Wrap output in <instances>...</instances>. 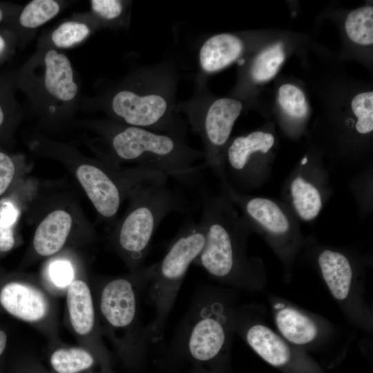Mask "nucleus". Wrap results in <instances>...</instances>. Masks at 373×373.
<instances>
[{
	"instance_id": "f257e3e1",
	"label": "nucleus",
	"mask_w": 373,
	"mask_h": 373,
	"mask_svg": "<svg viewBox=\"0 0 373 373\" xmlns=\"http://www.w3.org/2000/svg\"><path fill=\"white\" fill-rule=\"evenodd\" d=\"M178 82L169 61L140 68L110 94L106 108L125 125L184 137L174 117Z\"/></svg>"
},
{
	"instance_id": "f03ea898",
	"label": "nucleus",
	"mask_w": 373,
	"mask_h": 373,
	"mask_svg": "<svg viewBox=\"0 0 373 373\" xmlns=\"http://www.w3.org/2000/svg\"><path fill=\"white\" fill-rule=\"evenodd\" d=\"M110 143L115 157L155 168L186 186L197 183L206 166L202 151L186 143L184 137L127 126L111 128Z\"/></svg>"
},
{
	"instance_id": "7ed1b4c3",
	"label": "nucleus",
	"mask_w": 373,
	"mask_h": 373,
	"mask_svg": "<svg viewBox=\"0 0 373 373\" xmlns=\"http://www.w3.org/2000/svg\"><path fill=\"white\" fill-rule=\"evenodd\" d=\"M227 310L208 287L195 292L165 354L174 361L216 368L229 339Z\"/></svg>"
},
{
	"instance_id": "20e7f679",
	"label": "nucleus",
	"mask_w": 373,
	"mask_h": 373,
	"mask_svg": "<svg viewBox=\"0 0 373 373\" xmlns=\"http://www.w3.org/2000/svg\"><path fill=\"white\" fill-rule=\"evenodd\" d=\"M205 240L203 225L190 221L176 234L163 258L157 262L146 290V302L155 309L154 318L147 325L152 343L163 337L185 274L203 249Z\"/></svg>"
},
{
	"instance_id": "39448f33",
	"label": "nucleus",
	"mask_w": 373,
	"mask_h": 373,
	"mask_svg": "<svg viewBox=\"0 0 373 373\" xmlns=\"http://www.w3.org/2000/svg\"><path fill=\"white\" fill-rule=\"evenodd\" d=\"M132 205L116 233L118 248L130 265L138 269L147 256L155 232L165 217L184 212L186 202L166 184H153L136 191Z\"/></svg>"
},
{
	"instance_id": "423d86ee",
	"label": "nucleus",
	"mask_w": 373,
	"mask_h": 373,
	"mask_svg": "<svg viewBox=\"0 0 373 373\" xmlns=\"http://www.w3.org/2000/svg\"><path fill=\"white\" fill-rule=\"evenodd\" d=\"M200 222L206 231L203 249L193 264L211 277L233 278L240 271L245 222L224 196H204Z\"/></svg>"
},
{
	"instance_id": "0eeeda50",
	"label": "nucleus",
	"mask_w": 373,
	"mask_h": 373,
	"mask_svg": "<svg viewBox=\"0 0 373 373\" xmlns=\"http://www.w3.org/2000/svg\"><path fill=\"white\" fill-rule=\"evenodd\" d=\"M193 96L175 104V112H183L194 133L204 146V164L220 178L224 176V155L235 122L243 106L234 98H211L205 88L204 78L198 79Z\"/></svg>"
},
{
	"instance_id": "6e6552de",
	"label": "nucleus",
	"mask_w": 373,
	"mask_h": 373,
	"mask_svg": "<svg viewBox=\"0 0 373 373\" xmlns=\"http://www.w3.org/2000/svg\"><path fill=\"white\" fill-rule=\"evenodd\" d=\"M77 178L96 210L104 218H113L119 208L122 188L135 192L153 184H166L168 176L148 166L137 165L122 178L117 179L102 168L82 164L76 171Z\"/></svg>"
},
{
	"instance_id": "1a4fd4ad",
	"label": "nucleus",
	"mask_w": 373,
	"mask_h": 373,
	"mask_svg": "<svg viewBox=\"0 0 373 373\" xmlns=\"http://www.w3.org/2000/svg\"><path fill=\"white\" fill-rule=\"evenodd\" d=\"M245 50V41L238 35L219 33L210 36L204 40L198 51L201 77L231 65L241 57Z\"/></svg>"
},
{
	"instance_id": "9d476101",
	"label": "nucleus",
	"mask_w": 373,
	"mask_h": 373,
	"mask_svg": "<svg viewBox=\"0 0 373 373\" xmlns=\"http://www.w3.org/2000/svg\"><path fill=\"white\" fill-rule=\"evenodd\" d=\"M0 303L10 314L28 322L41 320L48 310L47 300L42 293L19 283H8L2 288Z\"/></svg>"
},
{
	"instance_id": "9b49d317",
	"label": "nucleus",
	"mask_w": 373,
	"mask_h": 373,
	"mask_svg": "<svg viewBox=\"0 0 373 373\" xmlns=\"http://www.w3.org/2000/svg\"><path fill=\"white\" fill-rule=\"evenodd\" d=\"M44 83L48 93L57 100L68 102L77 96L78 87L74 81L73 70L68 58L55 49L44 56Z\"/></svg>"
},
{
	"instance_id": "f8f14e48",
	"label": "nucleus",
	"mask_w": 373,
	"mask_h": 373,
	"mask_svg": "<svg viewBox=\"0 0 373 373\" xmlns=\"http://www.w3.org/2000/svg\"><path fill=\"white\" fill-rule=\"evenodd\" d=\"M73 219L64 210H55L47 215L37 227L33 246L41 256L58 252L64 246L72 227Z\"/></svg>"
},
{
	"instance_id": "ddd939ff",
	"label": "nucleus",
	"mask_w": 373,
	"mask_h": 373,
	"mask_svg": "<svg viewBox=\"0 0 373 373\" xmlns=\"http://www.w3.org/2000/svg\"><path fill=\"white\" fill-rule=\"evenodd\" d=\"M245 337L249 346L269 364L282 367L290 361L289 345L269 327L260 324L251 325L246 329Z\"/></svg>"
},
{
	"instance_id": "4468645a",
	"label": "nucleus",
	"mask_w": 373,
	"mask_h": 373,
	"mask_svg": "<svg viewBox=\"0 0 373 373\" xmlns=\"http://www.w3.org/2000/svg\"><path fill=\"white\" fill-rule=\"evenodd\" d=\"M274 137L269 133L256 131L234 138L227 146L225 158L231 170L238 176L256 153H267L274 145Z\"/></svg>"
},
{
	"instance_id": "2eb2a0df",
	"label": "nucleus",
	"mask_w": 373,
	"mask_h": 373,
	"mask_svg": "<svg viewBox=\"0 0 373 373\" xmlns=\"http://www.w3.org/2000/svg\"><path fill=\"white\" fill-rule=\"evenodd\" d=\"M318 264L334 297L338 300L346 298L352 279V269L346 256L340 252L325 250L319 255Z\"/></svg>"
},
{
	"instance_id": "dca6fc26",
	"label": "nucleus",
	"mask_w": 373,
	"mask_h": 373,
	"mask_svg": "<svg viewBox=\"0 0 373 373\" xmlns=\"http://www.w3.org/2000/svg\"><path fill=\"white\" fill-rule=\"evenodd\" d=\"M67 305L71 324L81 335L89 334L95 323V312L88 286L82 280L73 281L67 292Z\"/></svg>"
},
{
	"instance_id": "f3484780",
	"label": "nucleus",
	"mask_w": 373,
	"mask_h": 373,
	"mask_svg": "<svg viewBox=\"0 0 373 373\" xmlns=\"http://www.w3.org/2000/svg\"><path fill=\"white\" fill-rule=\"evenodd\" d=\"M276 323L282 335L296 345L310 343L317 335L314 322L294 308L280 309L276 314Z\"/></svg>"
},
{
	"instance_id": "a211bd4d",
	"label": "nucleus",
	"mask_w": 373,
	"mask_h": 373,
	"mask_svg": "<svg viewBox=\"0 0 373 373\" xmlns=\"http://www.w3.org/2000/svg\"><path fill=\"white\" fill-rule=\"evenodd\" d=\"M290 191L294 207L299 217L305 221L314 220L322 208V199L318 189L300 176L291 183Z\"/></svg>"
},
{
	"instance_id": "6ab92c4d",
	"label": "nucleus",
	"mask_w": 373,
	"mask_h": 373,
	"mask_svg": "<svg viewBox=\"0 0 373 373\" xmlns=\"http://www.w3.org/2000/svg\"><path fill=\"white\" fill-rule=\"evenodd\" d=\"M348 37L354 43L369 46L373 43V8L364 6L350 12L345 22Z\"/></svg>"
},
{
	"instance_id": "aec40b11",
	"label": "nucleus",
	"mask_w": 373,
	"mask_h": 373,
	"mask_svg": "<svg viewBox=\"0 0 373 373\" xmlns=\"http://www.w3.org/2000/svg\"><path fill=\"white\" fill-rule=\"evenodd\" d=\"M285 59L281 43H277L260 52L254 59L249 75L254 82H264L272 78Z\"/></svg>"
},
{
	"instance_id": "412c9836",
	"label": "nucleus",
	"mask_w": 373,
	"mask_h": 373,
	"mask_svg": "<svg viewBox=\"0 0 373 373\" xmlns=\"http://www.w3.org/2000/svg\"><path fill=\"white\" fill-rule=\"evenodd\" d=\"M50 363L57 373H78L90 368L94 358L82 348L59 349L52 354Z\"/></svg>"
},
{
	"instance_id": "4be33fe9",
	"label": "nucleus",
	"mask_w": 373,
	"mask_h": 373,
	"mask_svg": "<svg viewBox=\"0 0 373 373\" xmlns=\"http://www.w3.org/2000/svg\"><path fill=\"white\" fill-rule=\"evenodd\" d=\"M59 10V4L54 0L31 1L23 9L19 22L25 28H35L55 17Z\"/></svg>"
},
{
	"instance_id": "5701e85b",
	"label": "nucleus",
	"mask_w": 373,
	"mask_h": 373,
	"mask_svg": "<svg viewBox=\"0 0 373 373\" xmlns=\"http://www.w3.org/2000/svg\"><path fill=\"white\" fill-rule=\"evenodd\" d=\"M89 34L90 28L85 23L66 21L53 31L51 39L58 48H69L82 41Z\"/></svg>"
},
{
	"instance_id": "b1692460",
	"label": "nucleus",
	"mask_w": 373,
	"mask_h": 373,
	"mask_svg": "<svg viewBox=\"0 0 373 373\" xmlns=\"http://www.w3.org/2000/svg\"><path fill=\"white\" fill-rule=\"evenodd\" d=\"M352 110L356 117V129L361 134H367L373 130V92L356 95L351 103Z\"/></svg>"
},
{
	"instance_id": "393cba45",
	"label": "nucleus",
	"mask_w": 373,
	"mask_h": 373,
	"mask_svg": "<svg viewBox=\"0 0 373 373\" xmlns=\"http://www.w3.org/2000/svg\"><path fill=\"white\" fill-rule=\"evenodd\" d=\"M278 102L283 111L294 117H302L307 113V105L303 91L296 86L287 84L278 90Z\"/></svg>"
},
{
	"instance_id": "a878e982",
	"label": "nucleus",
	"mask_w": 373,
	"mask_h": 373,
	"mask_svg": "<svg viewBox=\"0 0 373 373\" xmlns=\"http://www.w3.org/2000/svg\"><path fill=\"white\" fill-rule=\"evenodd\" d=\"M93 11L106 22L122 21L126 8V2L119 0H92Z\"/></svg>"
},
{
	"instance_id": "bb28decb",
	"label": "nucleus",
	"mask_w": 373,
	"mask_h": 373,
	"mask_svg": "<svg viewBox=\"0 0 373 373\" xmlns=\"http://www.w3.org/2000/svg\"><path fill=\"white\" fill-rule=\"evenodd\" d=\"M49 274L53 283L57 287H66L73 283V270L68 261L57 260L52 262L50 266Z\"/></svg>"
},
{
	"instance_id": "cd10ccee",
	"label": "nucleus",
	"mask_w": 373,
	"mask_h": 373,
	"mask_svg": "<svg viewBox=\"0 0 373 373\" xmlns=\"http://www.w3.org/2000/svg\"><path fill=\"white\" fill-rule=\"evenodd\" d=\"M15 172V167L11 158L4 153L0 152V195L10 185Z\"/></svg>"
},
{
	"instance_id": "c85d7f7f",
	"label": "nucleus",
	"mask_w": 373,
	"mask_h": 373,
	"mask_svg": "<svg viewBox=\"0 0 373 373\" xmlns=\"http://www.w3.org/2000/svg\"><path fill=\"white\" fill-rule=\"evenodd\" d=\"M17 217V211L9 201L0 202V225L11 228Z\"/></svg>"
},
{
	"instance_id": "c756f323",
	"label": "nucleus",
	"mask_w": 373,
	"mask_h": 373,
	"mask_svg": "<svg viewBox=\"0 0 373 373\" xmlns=\"http://www.w3.org/2000/svg\"><path fill=\"white\" fill-rule=\"evenodd\" d=\"M14 244L15 238L11 228L0 225V251L10 250Z\"/></svg>"
},
{
	"instance_id": "7c9ffc66",
	"label": "nucleus",
	"mask_w": 373,
	"mask_h": 373,
	"mask_svg": "<svg viewBox=\"0 0 373 373\" xmlns=\"http://www.w3.org/2000/svg\"><path fill=\"white\" fill-rule=\"evenodd\" d=\"M189 373H219L216 368H210L204 366H193Z\"/></svg>"
},
{
	"instance_id": "2f4dec72",
	"label": "nucleus",
	"mask_w": 373,
	"mask_h": 373,
	"mask_svg": "<svg viewBox=\"0 0 373 373\" xmlns=\"http://www.w3.org/2000/svg\"><path fill=\"white\" fill-rule=\"evenodd\" d=\"M7 337L5 332L0 330V355L3 353L6 345Z\"/></svg>"
},
{
	"instance_id": "473e14b6",
	"label": "nucleus",
	"mask_w": 373,
	"mask_h": 373,
	"mask_svg": "<svg viewBox=\"0 0 373 373\" xmlns=\"http://www.w3.org/2000/svg\"><path fill=\"white\" fill-rule=\"evenodd\" d=\"M5 48V41L1 36H0V52H1Z\"/></svg>"
},
{
	"instance_id": "72a5a7b5",
	"label": "nucleus",
	"mask_w": 373,
	"mask_h": 373,
	"mask_svg": "<svg viewBox=\"0 0 373 373\" xmlns=\"http://www.w3.org/2000/svg\"><path fill=\"white\" fill-rule=\"evenodd\" d=\"M4 119V115L1 106H0V126L2 124Z\"/></svg>"
},
{
	"instance_id": "f704fd0d",
	"label": "nucleus",
	"mask_w": 373,
	"mask_h": 373,
	"mask_svg": "<svg viewBox=\"0 0 373 373\" xmlns=\"http://www.w3.org/2000/svg\"><path fill=\"white\" fill-rule=\"evenodd\" d=\"M2 17H3V13H2V11L1 10V9H0V21L2 19Z\"/></svg>"
}]
</instances>
